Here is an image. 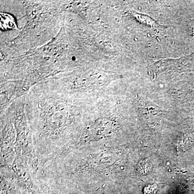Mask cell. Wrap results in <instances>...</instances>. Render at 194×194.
<instances>
[{"label":"cell","instance_id":"obj_1","mask_svg":"<svg viewBox=\"0 0 194 194\" xmlns=\"http://www.w3.org/2000/svg\"><path fill=\"white\" fill-rule=\"evenodd\" d=\"M90 100L64 94L49 85L30 89L24 98V113L38 167L77 140Z\"/></svg>","mask_w":194,"mask_h":194},{"label":"cell","instance_id":"obj_2","mask_svg":"<svg viewBox=\"0 0 194 194\" xmlns=\"http://www.w3.org/2000/svg\"><path fill=\"white\" fill-rule=\"evenodd\" d=\"M189 30H190V31L191 32V33L194 35V20L190 22L189 23Z\"/></svg>","mask_w":194,"mask_h":194}]
</instances>
